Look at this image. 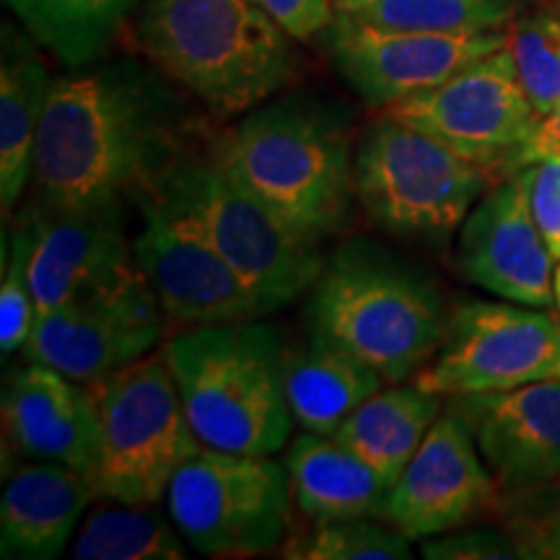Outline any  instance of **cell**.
I'll use <instances>...</instances> for the list:
<instances>
[{"instance_id":"obj_1","label":"cell","mask_w":560,"mask_h":560,"mask_svg":"<svg viewBox=\"0 0 560 560\" xmlns=\"http://www.w3.org/2000/svg\"><path fill=\"white\" fill-rule=\"evenodd\" d=\"M172 79L130 58L68 68L50 83L32 159L37 202L122 208L182 159L187 115Z\"/></svg>"},{"instance_id":"obj_2","label":"cell","mask_w":560,"mask_h":560,"mask_svg":"<svg viewBox=\"0 0 560 560\" xmlns=\"http://www.w3.org/2000/svg\"><path fill=\"white\" fill-rule=\"evenodd\" d=\"M213 161L310 242L319 244L348 221L355 153L346 117L317 96L249 109L215 140Z\"/></svg>"},{"instance_id":"obj_3","label":"cell","mask_w":560,"mask_h":560,"mask_svg":"<svg viewBox=\"0 0 560 560\" xmlns=\"http://www.w3.org/2000/svg\"><path fill=\"white\" fill-rule=\"evenodd\" d=\"M138 45L219 117L247 115L296 73L291 37L252 0H143Z\"/></svg>"},{"instance_id":"obj_4","label":"cell","mask_w":560,"mask_h":560,"mask_svg":"<svg viewBox=\"0 0 560 560\" xmlns=\"http://www.w3.org/2000/svg\"><path fill=\"white\" fill-rule=\"evenodd\" d=\"M310 332L405 382L433 359L446 330L436 283L374 242H348L325 262L310 296Z\"/></svg>"},{"instance_id":"obj_5","label":"cell","mask_w":560,"mask_h":560,"mask_svg":"<svg viewBox=\"0 0 560 560\" xmlns=\"http://www.w3.org/2000/svg\"><path fill=\"white\" fill-rule=\"evenodd\" d=\"M187 420L202 446L276 454L293 420L285 397V346L260 319L200 325L164 346Z\"/></svg>"},{"instance_id":"obj_6","label":"cell","mask_w":560,"mask_h":560,"mask_svg":"<svg viewBox=\"0 0 560 560\" xmlns=\"http://www.w3.org/2000/svg\"><path fill=\"white\" fill-rule=\"evenodd\" d=\"M145 198L219 252L270 314L312 289L325 268L317 242L285 226L213 156L177 159Z\"/></svg>"},{"instance_id":"obj_7","label":"cell","mask_w":560,"mask_h":560,"mask_svg":"<svg viewBox=\"0 0 560 560\" xmlns=\"http://www.w3.org/2000/svg\"><path fill=\"white\" fill-rule=\"evenodd\" d=\"M89 389L100 420V452L89 472L94 499L156 503L202 450L164 350L89 382Z\"/></svg>"},{"instance_id":"obj_8","label":"cell","mask_w":560,"mask_h":560,"mask_svg":"<svg viewBox=\"0 0 560 560\" xmlns=\"http://www.w3.org/2000/svg\"><path fill=\"white\" fill-rule=\"evenodd\" d=\"M490 174L429 132L384 112L359 140L355 198L376 226L405 240L444 242L488 190Z\"/></svg>"},{"instance_id":"obj_9","label":"cell","mask_w":560,"mask_h":560,"mask_svg":"<svg viewBox=\"0 0 560 560\" xmlns=\"http://www.w3.org/2000/svg\"><path fill=\"white\" fill-rule=\"evenodd\" d=\"M291 499L289 470L272 454L202 446L172 478L166 509L200 556L247 558L283 540Z\"/></svg>"},{"instance_id":"obj_10","label":"cell","mask_w":560,"mask_h":560,"mask_svg":"<svg viewBox=\"0 0 560 560\" xmlns=\"http://www.w3.org/2000/svg\"><path fill=\"white\" fill-rule=\"evenodd\" d=\"M560 366V319L545 310L499 301H467L446 317L418 387L441 397L514 389L552 380Z\"/></svg>"},{"instance_id":"obj_11","label":"cell","mask_w":560,"mask_h":560,"mask_svg":"<svg viewBox=\"0 0 560 560\" xmlns=\"http://www.w3.org/2000/svg\"><path fill=\"white\" fill-rule=\"evenodd\" d=\"M384 112L439 138L490 177H503L509 159L540 120L522 86L509 42L439 86Z\"/></svg>"},{"instance_id":"obj_12","label":"cell","mask_w":560,"mask_h":560,"mask_svg":"<svg viewBox=\"0 0 560 560\" xmlns=\"http://www.w3.org/2000/svg\"><path fill=\"white\" fill-rule=\"evenodd\" d=\"M164 317L149 280L132 270L37 317L24 355L89 384L149 355L164 335Z\"/></svg>"},{"instance_id":"obj_13","label":"cell","mask_w":560,"mask_h":560,"mask_svg":"<svg viewBox=\"0 0 560 560\" xmlns=\"http://www.w3.org/2000/svg\"><path fill=\"white\" fill-rule=\"evenodd\" d=\"M325 42L342 79L371 107L389 109L392 104L439 86L475 60L506 47L509 30H387L338 11V19L325 32Z\"/></svg>"},{"instance_id":"obj_14","label":"cell","mask_w":560,"mask_h":560,"mask_svg":"<svg viewBox=\"0 0 560 560\" xmlns=\"http://www.w3.org/2000/svg\"><path fill=\"white\" fill-rule=\"evenodd\" d=\"M136 202L143 229L132 240V257L166 317L190 327L268 317L260 296L206 240L145 195Z\"/></svg>"},{"instance_id":"obj_15","label":"cell","mask_w":560,"mask_h":560,"mask_svg":"<svg viewBox=\"0 0 560 560\" xmlns=\"http://www.w3.org/2000/svg\"><path fill=\"white\" fill-rule=\"evenodd\" d=\"M16 223L26 236L37 317L138 270L122 208L58 210L34 200Z\"/></svg>"},{"instance_id":"obj_16","label":"cell","mask_w":560,"mask_h":560,"mask_svg":"<svg viewBox=\"0 0 560 560\" xmlns=\"http://www.w3.org/2000/svg\"><path fill=\"white\" fill-rule=\"evenodd\" d=\"M495 486L467 420L446 408L392 486L387 522L410 540L444 535L478 516Z\"/></svg>"},{"instance_id":"obj_17","label":"cell","mask_w":560,"mask_h":560,"mask_svg":"<svg viewBox=\"0 0 560 560\" xmlns=\"http://www.w3.org/2000/svg\"><path fill=\"white\" fill-rule=\"evenodd\" d=\"M552 262L520 174L486 190L459 226L462 278L503 301L537 310L556 304Z\"/></svg>"},{"instance_id":"obj_18","label":"cell","mask_w":560,"mask_h":560,"mask_svg":"<svg viewBox=\"0 0 560 560\" xmlns=\"http://www.w3.org/2000/svg\"><path fill=\"white\" fill-rule=\"evenodd\" d=\"M503 490L560 480V376L514 389L452 397Z\"/></svg>"},{"instance_id":"obj_19","label":"cell","mask_w":560,"mask_h":560,"mask_svg":"<svg viewBox=\"0 0 560 560\" xmlns=\"http://www.w3.org/2000/svg\"><path fill=\"white\" fill-rule=\"evenodd\" d=\"M3 431L13 452L91 472L100 452V420L89 384L39 361L13 371L3 389Z\"/></svg>"},{"instance_id":"obj_20","label":"cell","mask_w":560,"mask_h":560,"mask_svg":"<svg viewBox=\"0 0 560 560\" xmlns=\"http://www.w3.org/2000/svg\"><path fill=\"white\" fill-rule=\"evenodd\" d=\"M94 499L86 472L58 462H32L5 478L0 499V556L52 560L68 548Z\"/></svg>"},{"instance_id":"obj_21","label":"cell","mask_w":560,"mask_h":560,"mask_svg":"<svg viewBox=\"0 0 560 560\" xmlns=\"http://www.w3.org/2000/svg\"><path fill=\"white\" fill-rule=\"evenodd\" d=\"M285 470L293 501L312 522L387 520L392 482L338 439L304 431L285 454Z\"/></svg>"},{"instance_id":"obj_22","label":"cell","mask_w":560,"mask_h":560,"mask_svg":"<svg viewBox=\"0 0 560 560\" xmlns=\"http://www.w3.org/2000/svg\"><path fill=\"white\" fill-rule=\"evenodd\" d=\"M30 32L3 26L0 50V202L9 219L32 182L37 130L50 94V73Z\"/></svg>"},{"instance_id":"obj_23","label":"cell","mask_w":560,"mask_h":560,"mask_svg":"<svg viewBox=\"0 0 560 560\" xmlns=\"http://www.w3.org/2000/svg\"><path fill=\"white\" fill-rule=\"evenodd\" d=\"M283 376L296 425L322 436H332L350 412L387 384L380 371L314 332L301 346L285 348Z\"/></svg>"},{"instance_id":"obj_24","label":"cell","mask_w":560,"mask_h":560,"mask_svg":"<svg viewBox=\"0 0 560 560\" xmlns=\"http://www.w3.org/2000/svg\"><path fill=\"white\" fill-rule=\"evenodd\" d=\"M441 416V395L418 384L374 392L335 429L332 439L366 459L395 486Z\"/></svg>"},{"instance_id":"obj_25","label":"cell","mask_w":560,"mask_h":560,"mask_svg":"<svg viewBox=\"0 0 560 560\" xmlns=\"http://www.w3.org/2000/svg\"><path fill=\"white\" fill-rule=\"evenodd\" d=\"M34 39L66 68L102 60L138 0H5Z\"/></svg>"},{"instance_id":"obj_26","label":"cell","mask_w":560,"mask_h":560,"mask_svg":"<svg viewBox=\"0 0 560 560\" xmlns=\"http://www.w3.org/2000/svg\"><path fill=\"white\" fill-rule=\"evenodd\" d=\"M153 503H122L94 509L73 542L75 560H185V545Z\"/></svg>"},{"instance_id":"obj_27","label":"cell","mask_w":560,"mask_h":560,"mask_svg":"<svg viewBox=\"0 0 560 560\" xmlns=\"http://www.w3.org/2000/svg\"><path fill=\"white\" fill-rule=\"evenodd\" d=\"M522 0H338V11L410 32L506 30L520 16Z\"/></svg>"},{"instance_id":"obj_28","label":"cell","mask_w":560,"mask_h":560,"mask_svg":"<svg viewBox=\"0 0 560 560\" xmlns=\"http://www.w3.org/2000/svg\"><path fill=\"white\" fill-rule=\"evenodd\" d=\"M509 50L532 107L542 117L560 100V0H540L537 9L511 21Z\"/></svg>"},{"instance_id":"obj_29","label":"cell","mask_w":560,"mask_h":560,"mask_svg":"<svg viewBox=\"0 0 560 560\" xmlns=\"http://www.w3.org/2000/svg\"><path fill=\"white\" fill-rule=\"evenodd\" d=\"M410 537L380 516L317 524L306 535L283 542L280 556L289 560H408Z\"/></svg>"},{"instance_id":"obj_30","label":"cell","mask_w":560,"mask_h":560,"mask_svg":"<svg viewBox=\"0 0 560 560\" xmlns=\"http://www.w3.org/2000/svg\"><path fill=\"white\" fill-rule=\"evenodd\" d=\"M3 283H0V350L3 355L24 350L26 340L37 325V304L30 280V255H26L24 229L11 231L9 242H3Z\"/></svg>"},{"instance_id":"obj_31","label":"cell","mask_w":560,"mask_h":560,"mask_svg":"<svg viewBox=\"0 0 560 560\" xmlns=\"http://www.w3.org/2000/svg\"><path fill=\"white\" fill-rule=\"evenodd\" d=\"M520 174L527 200L550 255L560 262V161H540Z\"/></svg>"},{"instance_id":"obj_32","label":"cell","mask_w":560,"mask_h":560,"mask_svg":"<svg viewBox=\"0 0 560 560\" xmlns=\"http://www.w3.org/2000/svg\"><path fill=\"white\" fill-rule=\"evenodd\" d=\"M506 535L520 558H560V501L529 499Z\"/></svg>"},{"instance_id":"obj_33","label":"cell","mask_w":560,"mask_h":560,"mask_svg":"<svg viewBox=\"0 0 560 560\" xmlns=\"http://www.w3.org/2000/svg\"><path fill=\"white\" fill-rule=\"evenodd\" d=\"M423 558L429 560H506L520 558L514 542L503 532L467 529L433 535L423 542Z\"/></svg>"},{"instance_id":"obj_34","label":"cell","mask_w":560,"mask_h":560,"mask_svg":"<svg viewBox=\"0 0 560 560\" xmlns=\"http://www.w3.org/2000/svg\"><path fill=\"white\" fill-rule=\"evenodd\" d=\"M296 42L325 34L338 19V0H252Z\"/></svg>"},{"instance_id":"obj_35","label":"cell","mask_w":560,"mask_h":560,"mask_svg":"<svg viewBox=\"0 0 560 560\" xmlns=\"http://www.w3.org/2000/svg\"><path fill=\"white\" fill-rule=\"evenodd\" d=\"M540 161H560V100L537 120L527 140L509 159L503 179L514 177L516 172L540 164Z\"/></svg>"},{"instance_id":"obj_36","label":"cell","mask_w":560,"mask_h":560,"mask_svg":"<svg viewBox=\"0 0 560 560\" xmlns=\"http://www.w3.org/2000/svg\"><path fill=\"white\" fill-rule=\"evenodd\" d=\"M552 289H556V306H558V312H560V262H558V268H556V278H552Z\"/></svg>"},{"instance_id":"obj_37","label":"cell","mask_w":560,"mask_h":560,"mask_svg":"<svg viewBox=\"0 0 560 560\" xmlns=\"http://www.w3.org/2000/svg\"><path fill=\"white\" fill-rule=\"evenodd\" d=\"M558 376H560V366H558Z\"/></svg>"}]
</instances>
